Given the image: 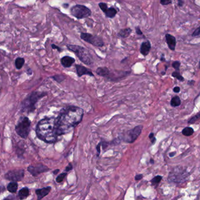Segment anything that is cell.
I'll return each instance as SVG.
<instances>
[{"instance_id":"6da1fadb","label":"cell","mask_w":200,"mask_h":200,"mask_svg":"<svg viewBox=\"0 0 200 200\" xmlns=\"http://www.w3.org/2000/svg\"><path fill=\"white\" fill-rule=\"evenodd\" d=\"M84 110L73 105L62 108L56 118V130L57 136L70 132L82 120Z\"/></svg>"},{"instance_id":"7a4b0ae2","label":"cell","mask_w":200,"mask_h":200,"mask_svg":"<svg viewBox=\"0 0 200 200\" xmlns=\"http://www.w3.org/2000/svg\"><path fill=\"white\" fill-rule=\"evenodd\" d=\"M36 133L38 138L47 143H54L57 141L56 135V118L47 117L40 120L36 126Z\"/></svg>"},{"instance_id":"3957f363","label":"cell","mask_w":200,"mask_h":200,"mask_svg":"<svg viewBox=\"0 0 200 200\" xmlns=\"http://www.w3.org/2000/svg\"><path fill=\"white\" fill-rule=\"evenodd\" d=\"M46 92L33 91L30 93L24 100L21 105V109L23 112L30 113L36 109V104L39 99L46 96Z\"/></svg>"},{"instance_id":"277c9868","label":"cell","mask_w":200,"mask_h":200,"mask_svg":"<svg viewBox=\"0 0 200 200\" xmlns=\"http://www.w3.org/2000/svg\"><path fill=\"white\" fill-rule=\"evenodd\" d=\"M66 47L69 51L74 52L79 60L84 64L90 66L94 63L91 54L85 47L75 45H67Z\"/></svg>"},{"instance_id":"5b68a950","label":"cell","mask_w":200,"mask_h":200,"mask_svg":"<svg viewBox=\"0 0 200 200\" xmlns=\"http://www.w3.org/2000/svg\"><path fill=\"white\" fill-rule=\"evenodd\" d=\"M143 126L141 125H138L131 129H129L119 135L118 138L121 141L128 143L134 142L141 134Z\"/></svg>"},{"instance_id":"8992f818","label":"cell","mask_w":200,"mask_h":200,"mask_svg":"<svg viewBox=\"0 0 200 200\" xmlns=\"http://www.w3.org/2000/svg\"><path fill=\"white\" fill-rule=\"evenodd\" d=\"M31 122L26 116L21 117L15 127L17 134L24 139H26L30 130Z\"/></svg>"},{"instance_id":"52a82bcc","label":"cell","mask_w":200,"mask_h":200,"mask_svg":"<svg viewBox=\"0 0 200 200\" xmlns=\"http://www.w3.org/2000/svg\"><path fill=\"white\" fill-rule=\"evenodd\" d=\"M189 175L186 169L177 167L169 173L168 180L170 182L181 183L185 181Z\"/></svg>"},{"instance_id":"ba28073f","label":"cell","mask_w":200,"mask_h":200,"mask_svg":"<svg viewBox=\"0 0 200 200\" xmlns=\"http://www.w3.org/2000/svg\"><path fill=\"white\" fill-rule=\"evenodd\" d=\"M71 14L78 20L89 17L91 15V11L87 7L82 5H76L70 9Z\"/></svg>"},{"instance_id":"9c48e42d","label":"cell","mask_w":200,"mask_h":200,"mask_svg":"<svg viewBox=\"0 0 200 200\" xmlns=\"http://www.w3.org/2000/svg\"><path fill=\"white\" fill-rule=\"evenodd\" d=\"M80 38L84 41L96 47H100L104 46V42L101 37L93 35L89 33H81Z\"/></svg>"},{"instance_id":"30bf717a","label":"cell","mask_w":200,"mask_h":200,"mask_svg":"<svg viewBox=\"0 0 200 200\" xmlns=\"http://www.w3.org/2000/svg\"><path fill=\"white\" fill-rule=\"evenodd\" d=\"M25 176L24 169H14L9 170L5 175L4 178L10 181L18 182L21 181Z\"/></svg>"},{"instance_id":"8fae6325","label":"cell","mask_w":200,"mask_h":200,"mask_svg":"<svg viewBox=\"0 0 200 200\" xmlns=\"http://www.w3.org/2000/svg\"><path fill=\"white\" fill-rule=\"evenodd\" d=\"M27 170L32 176L36 177L42 173L49 171L50 169L47 166L42 163H39L36 165L29 166L27 168Z\"/></svg>"},{"instance_id":"7c38bea8","label":"cell","mask_w":200,"mask_h":200,"mask_svg":"<svg viewBox=\"0 0 200 200\" xmlns=\"http://www.w3.org/2000/svg\"><path fill=\"white\" fill-rule=\"evenodd\" d=\"M98 6L105 14L106 17L109 18H114L115 15L117 14V10H116L114 7L108 8V5L105 3H99L98 4Z\"/></svg>"},{"instance_id":"4fadbf2b","label":"cell","mask_w":200,"mask_h":200,"mask_svg":"<svg viewBox=\"0 0 200 200\" xmlns=\"http://www.w3.org/2000/svg\"><path fill=\"white\" fill-rule=\"evenodd\" d=\"M130 73V71H117L116 72H111L110 71L109 74L107 78L111 81H119L124 77H128Z\"/></svg>"},{"instance_id":"5bb4252c","label":"cell","mask_w":200,"mask_h":200,"mask_svg":"<svg viewBox=\"0 0 200 200\" xmlns=\"http://www.w3.org/2000/svg\"><path fill=\"white\" fill-rule=\"evenodd\" d=\"M75 68L76 70V73L78 76V77H82V76L84 75H87L89 76L93 77L94 74L93 73V72L91 69H88L86 67L83 66L80 64H76L75 65Z\"/></svg>"},{"instance_id":"9a60e30c","label":"cell","mask_w":200,"mask_h":200,"mask_svg":"<svg viewBox=\"0 0 200 200\" xmlns=\"http://www.w3.org/2000/svg\"><path fill=\"white\" fill-rule=\"evenodd\" d=\"M75 62L74 58L69 56H65L61 58L60 59V63L64 67V68H69L74 64Z\"/></svg>"},{"instance_id":"2e32d148","label":"cell","mask_w":200,"mask_h":200,"mask_svg":"<svg viewBox=\"0 0 200 200\" xmlns=\"http://www.w3.org/2000/svg\"><path fill=\"white\" fill-rule=\"evenodd\" d=\"M51 187L48 186L46 187H44L42 189H39L36 190L35 193L37 195V200H41L42 198H43L45 197H46L47 195L49 194L50 191H51Z\"/></svg>"},{"instance_id":"e0dca14e","label":"cell","mask_w":200,"mask_h":200,"mask_svg":"<svg viewBox=\"0 0 200 200\" xmlns=\"http://www.w3.org/2000/svg\"><path fill=\"white\" fill-rule=\"evenodd\" d=\"M151 49V43L149 41H146L142 43L140 47V52L143 56H146Z\"/></svg>"},{"instance_id":"ac0fdd59","label":"cell","mask_w":200,"mask_h":200,"mask_svg":"<svg viewBox=\"0 0 200 200\" xmlns=\"http://www.w3.org/2000/svg\"><path fill=\"white\" fill-rule=\"evenodd\" d=\"M165 37L167 44H168L169 49L173 51H174L176 46V39L175 37L170 34H169V33H167Z\"/></svg>"},{"instance_id":"d6986e66","label":"cell","mask_w":200,"mask_h":200,"mask_svg":"<svg viewBox=\"0 0 200 200\" xmlns=\"http://www.w3.org/2000/svg\"><path fill=\"white\" fill-rule=\"evenodd\" d=\"M95 72L99 76L107 78L109 74L110 70L107 67H99L97 69Z\"/></svg>"},{"instance_id":"ffe728a7","label":"cell","mask_w":200,"mask_h":200,"mask_svg":"<svg viewBox=\"0 0 200 200\" xmlns=\"http://www.w3.org/2000/svg\"><path fill=\"white\" fill-rule=\"evenodd\" d=\"M132 32V30L130 28L122 29L118 32V36L122 38H126L130 35Z\"/></svg>"},{"instance_id":"44dd1931","label":"cell","mask_w":200,"mask_h":200,"mask_svg":"<svg viewBox=\"0 0 200 200\" xmlns=\"http://www.w3.org/2000/svg\"><path fill=\"white\" fill-rule=\"evenodd\" d=\"M29 189L28 187H24L19 191L18 197L20 200H24L29 195Z\"/></svg>"},{"instance_id":"7402d4cb","label":"cell","mask_w":200,"mask_h":200,"mask_svg":"<svg viewBox=\"0 0 200 200\" xmlns=\"http://www.w3.org/2000/svg\"><path fill=\"white\" fill-rule=\"evenodd\" d=\"M18 184L17 182H10L7 185V190L11 193H15L18 190Z\"/></svg>"},{"instance_id":"603a6c76","label":"cell","mask_w":200,"mask_h":200,"mask_svg":"<svg viewBox=\"0 0 200 200\" xmlns=\"http://www.w3.org/2000/svg\"><path fill=\"white\" fill-rule=\"evenodd\" d=\"M194 129L191 127H186L182 130V134L186 136H191L194 133Z\"/></svg>"},{"instance_id":"cb8c5ba5","label":"cell","mask_w":200,"mask_h":200,"mask_svg":"<svg viewBox=\"0 0 200 200\" xmlns=\"http://www.w3.org/2000/svg\"><path fill=\"white\" fill-rule=\"evenodd\" d=\"M181 99L178 96H175L173 97L170 101V104L173 107L180 106L181 105Z\"/></svg>"},{"instance_id":"d4e9b609","label":"cell","mask_w":200,"mask_h":200,"mask_svg":"<svg viewBox=\"0 0 200 200\" xmlns=\"http://www.w3.org/2000/svg\"><path fill=\"white\" fill-rule=\"evenodd\" d=\"M25 63V59L22 57H18L15 60V66L17 69H21Z\"/></svg>"},{"instance_id":"484cf974","label":"cell","mask_w":200,"mask_h":200,"mask_svg":"<svg viewBox=\"0 0 200 200\" xmlns=\"http://www.w3.org/2000/svg\"><path fill=\"white\" fill-rule=\"evenodd\" d=\"M51 78L53 79L56 82H57L59 83H61L66 78V76L64 74H56V75H55L51 77Z\"/></svg>"},{"instance_id":"4316f807","label":"cell","mask_w":200,"mask_h":200,"mask_svg":"<svg viewBox=\"0 0 200 200\" xmlns=\"http://www.w3.org/2000/svg\"><path fill=\"white\" fill-rule=\"evenodd\" d=\"M199 118H200V111L198 112L195 115H194L193 117H191L188 121V123L189 124H194L197 120H198Z\"/></svg>"},{"instance_id":"83f0119b","label":"cell","mask_w":200,"mask_h":200,"mask_svg":"<svg viewBox=\"0 0 200 200\" xmlns=\"http://www.w3.org/2000/svg\"><path fill=\"white\" fill-rule=\"evenodd\" d=\"M172 76H173V77L177 78V80H178L180 81H184V77H183L181 75V74L179 72L175 71V72H173V73H172Z\"/></svg>"},{"instance_id":"f1b7e54d","label":"cell","mask_w":200,"mask_h":200,"mask_svg":"<svg viewBox=\"0 0 200 200\" xmlns=\"http://www.w3.org/2000/svg\"><path fill=\"white\" fill-rule=\"evenodd\" d=\"M161 180H162V176H157L152 179L151 182L153 185H157L161 181Z\"/></svg>"},{"instance_id":"f546056e","label":"cell","mask_w":200,"mask_h":200,"mask_svg":"<svg viewBox=\"0 0 200 200\" xmlns=\"http://www.w3.org/2000/svg\"><path fill=\"white\" fill-rule=\"evenodd\" d=\"M66 175H67V173H63L60 174L56 178V182H58V183H60V182H62L63 180L64 179L65 177L66 176Z\"/></svg>"},{"instance_id":"4dcf8cb0","label":"cell","mask_w":200,"mask_h":200,"mask_svg":"<svg viewBox=\"0 0 200 200\" xmlns=\"http://www.w3.org/2000/svg\"><path fill=\"white\" fill-rule=\"evenodd\" d=\"M3 200H20L18 195H15L14 194H10L7 197L4 198Z\"/></svg>"},{"instance_id":"1f68e13d","label":"cell","mask_w":200,"mask_h":200,"mask_svg":"<svg viewBox=\"0 0 200 200\" xmlns=\"http://www.w3.org/2000/svg\"><path fill=\"white\" fill-rule=\"evenodd\" d=\"M180 65H181V63L179 61H175L172 63L173 68L176 70V71H177V72L180 71Z\"/></svg>"},{"instance_id":"d6a6232c","label":"cell","mask_w":200,"mask_h":200,"mask_svg":"<svg viewBox=\"0 0 200 200\" xmlns=\"http://www.w3.org/2000/svg\"><path fill=\"white\" fill-rule=\"evenodd\" d=\"M172 0H160V4L163 5H167L172 4Z\"/></svg>"},{"instance_id":"836d02e7","label":"cell","mask_w":200,"mask_h":200,"mask_svg":"<svg viewBox=\"0 0 200 200\" xmlns=\"http://www.w3.org/2000/svg\"><path fill=\"white\" fill-rule=\"evenodd\" d=\"M200 35V26L196 29L192 34L193 36H198Z\"/></svg>"},{"instance_id":"e575fe53","label":"cell","mask_w":200,"mask_h":200,"mask_svg":"<svg viewBox=\"0 0 200 200\" xmlns=\"http://www.w3.org/2000/svg\"><path fill=\"white\" fill-rule=\"evenodd\" d=\"M51 46H52L53 49H56L59 52H62V49L61 47H60L59 46L56 45L55 44H52Z\"/></svg>"},{"instance_id":"d590c367","label":"cell","mask_w":200,"mask_h":200,"mask_svg":"<svg viewBox=\"0 0 200 200\" xmlns=\"http://www.w3.org/2000/svg\"><path fill=\"white\" fill-rule=\"evenodd\" d=\"M101 146L103 147V150H105L106 148L108 147V145H110V143L109 142H105V141H104V142H101Z\"/></svg>"},{"instance_id":"8d00e7d4","label":"cell","mask_w":200,"mask_h":200,"mask_svg":"<svg viewBox=\"0 0 200 200\" xmlns=\"http://www.w3.org/2000/svg\"><path fill=\"white\" fill-rule=\"evenodd\" d=\"M101 142H100L96 146V150H97V153H98V156L100 154V153H101Z\"/></svg>"},{"instance_id":"74e56055","label":"cell","mask_w":200,"mask_h":200,"mask_svg":"<svg viewBox=\"0 0 200 200\" xmlns=\"http://www.w3.org/2000/svg\"><path fill=\"white\" fill-rule=\"evenodd\" d=\"M72 169H73V165H72V164L71 163H69L68 166L66 168V170H66V172H70V170H72Z\"/></svg>"},{"instance_id":"f35d334b","label":"cell","mask_w":200,"mask_h":200,"mask_svg":"<svg viewBox=\"0 0 200 200\" xmlns=\"http://www.w3.org/2000/svg\"><path fill=\"white\" fill-rule=\"evenodd\" d=\"M135 30H136V33L138 35H143V32H142V30H141V29L139 26H136L135 28Z\"/></svg>"},{"instance_id":"ab89813d","label":"cell","mask_w":200,"mask_h":200,"mask_svg":"<svg viewBox=\"0 0 200 200\" xmlns=\"http://www.w3.org/2000/svg\"><path fill=\"white\" fill-rule=\"evenodd\" d=\"M142 178H143V175L142 174H138L135 176V179L136 181H138V180H141Z\"/></svg>"},{"instance_id":"60d3db41","label":"cell","mask_w":200,"mask_h":200,"mask_svg":"<svg viewBox=\"0 0 200 200\" xmlns=\"http://www.w3.org/2000/svg\"><path fill=\"white\" fill-rule=\"evenodd\" d=\"M180 91V88L179 87H175L174 89H173V91L176 93H179Z\"/></svg>"},{"instance_id":"b9f144b4","label":"cell","mask_w":200,"mask_h":200,"mask_svg":"<svg viewBox=\"0 0 200 200\" xmlns=\"http://www.w3.org/2000/svg\"><path fill=\"white\" fill-rule=\"evenodd\" d=\"M154 137H155V134H154V133H153V132H151V133L149 134V139H151V140L152 139H153Z\"/></svg>"},{"instance_id":"7bdbcfd3","label":"cell","mask_w":200,"mask_h":200,"mask_svg":"<svg viewBox=\"0 0 200 200\" xmlns=\"http://www.w3.org/2000/svg\"><path fill=\"white\" fill-rule=\"evenodd\" d=\"M194 83H195V81H194V80H190L188 81V84H189L190 86L194 85Z\"/></svg>"},{"instance_id":"ee69618b","label":"cell","mask_w":200,"mask_h":200,"mask_svg":"<svg viewBox=\"0 0 200 200\" xmlns=\"http://www.w3.org/2000/svg\"><path fill=\"white\" fill-rule=\"evenodd\" d=\"M5 188L4 187L0 186V193L5 191Z\"/></svg>"},{"instance_id":"f6af8a7d","label":"cell","mask_w":200,"mask_h":200,"mask_svg":"<svg viewBox=\"0 0 200 200\" xmlns=\"http://www.w3.org/2000/svg\"><path fill=\"white\" fill-rule=\"evenodd\" d=\"M151 143H152V145H153V144H155V142H156V138L155 137H154L153 139H152L151 140Z\"/></svg>"},{"instance_id":"bcb514c9","label":"cell","mask_w":200,"mask_h":200,"mask_svg":"<svg viewBox=\"0 0 200 200\" xmlns=\"http://www.w3.org/2000/svg\"><path fill=\"white\" fill-rule=\"evenodd\" d=\"M27 74L28 75H31L32 74V71L30 69H28V70H27Z\"/></svg>"},{"instance_id":"7dc6e473","label":"cell","mask_w":200,"mask_h":200,"mask_svg":"<svg viewBox=\"0 0 200 200\" xmlns=\"http://www.w3.org/2000/svg\"><path fill=\"white\" fill-rule=\"evenodd\" d=\"M178 5H179L180 7H181V6L182 5L183 3H182V0H178Z\"/></svg>"},{"instance_id":"c3c4849f","label":"cell","mask_w":200,"mask_h":200,"mask_svg":"<svg viewBox=\"0 0 200 200\" xmlns=\"http://www.w3.org/2000/svg\"><path fill=\"white\" fill-rule=\"evenodd\" d=\"M59 172H60V170H59V169H56L55 170L53 171V173L54 174H57Z\"/></svg>"},{"instance_id":"681fc988","label":"cell","mask_w":200,"mask_h":200,"mask_svg":"<svg viewBox=\"0 0 200 200\" xmlns=\"http://www.w3.org/2000/svg\"><path fill=\"white\" fill-rule=\"evenodd\" d=\"M176 152H172V153H170V154H169V156H170V157H173L175 155H176Z\"/></svg>"},{"instance_id":"f907efd6","label":"cell","mask_w":200,"mask_h":200,"mask_svg":"<svg viewBox=\"0 0 200 200\" xmlns=\"http://www.w3.org/2000/svg\"><path fill=\"white\" fill-rule=\"evenodd\" d=\"M63 7L64 8H68V7H69V4H64L63 5Z\"/></svg>"},{"instance_id":"816d5d0a","label":"cell","mask_w":200,"mask_h":200,"mask_svg":"<svg viewBox=\"0 0 200 200\" xmlns=\"http://www.w3.org/2000/svg\"><path fill=\"white\" fill-rule=\"evenodd\" d=\"M160 60H161V61H162L165 60V59H164V55H162V56H161V59H160Z\"/></svg>"},{"instance_id":"f5cc1de1","label":"cell","mask_w":200,"mask_h":200,"mask_svg":"<svg viewBox=\"0 0 200 200\" xmlns=\"http://www.w3.org/2000/svg\"><path fill=\"white\" fill-rule=\"evenodd\" d=\"M150 162H151V164H153L154 163V160L153 159H151V160H150Z\"/></svg>"},{"instance_id":"db71d44e","label":"cell","mask_w":200,"mask_h":200,"mask_svg":"<svg viewBox=\"0 0 200 200\" xmlns=\"http://www.w3.org/2000/svg\"><path fill=\"white\" fill-rule=\"evenodd\" d=\"M46 1V0H41V3H43V2H45Z\"/></svg>"},{"instance_id":"11a10c76","label":"cell","mask_w":200,"mask_h":200,"mask_svg":"<svg viewBox=\"0 0 200 200\" xmlns=\"http://www.w3.org/2000/svg\"><path fill=\"white\" fill-rule=\"evenodd\" d=\"M199 68H200V60H199Z\"/></svg>"},{"instance_id":"9f6ffc18","label":"cell","mask_w":200,"mask_h":200,"mask_svg":"<svg viewBox=\"0 0 200 200\" xmlns=\"http://www.w3.org/2000/svg\"><path fill=\"white\" fill-rule=\"evenodd\" d=\"M0 137H1V135H0Z\"/></svg>"}]
</instances>
